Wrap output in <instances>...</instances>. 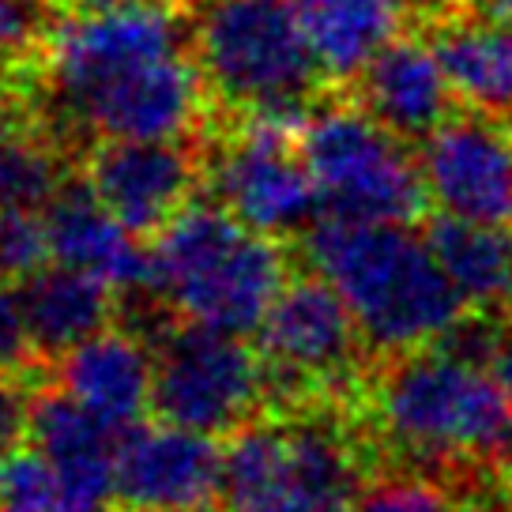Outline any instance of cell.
<instances>
[{
	"label": "cell",
	"instance_id": "obj_6",
	"mask_svg": "<svg viewBox=\"0 0 512 512\" xmlns=\"http://www.w3.org/2000/svg\"><path fill=\"white\" fill-rule=\"evenodd\" d=\"M256 347L268 366V407L358 403L373 366L351 305L309 264L290 272L256 328Z\"/></svg>",
	"mask_w": 512,
	"mask_h": 512
},
{
	"label": "cell",
	"instance_id": "obj_32",
	"mask_svg": "<svg viewBox=\"0 0 512 512\" xmlns=\"http://www.w3.org/2000/svg\"><path fill=\"white\" fill-rule=\"evenodd\" d=\"M482 8H486V16H497L512 23V0H482Z\"/></svg>",
	"mask_w": 512,
	"mask_h": 512
},
{
	"label": "cell",
	"instance_id": "obj_23",
	"mask_svg": "<svg viewBox=\"0 0 512 512\" xmlns=\"http://www.w3.org/2000/svg\"><path fill=\"white\" fill-rule=\"evenodd\" d=\"M0 512H64L61 479L34 441L0 452Z\"/></svg>",
	"mask_w": 512,
	"mask_h": 512
},
{
	"label": "cell",
	"instance_id": "obj_22",
	"mask_svg": "<svg viewBox=\"0 0 512 512\" xmlns=\"http://www.w3.org/2000/svg\"><path fill=\"white\" fill-rule=\"evenodd\" d=\"M482 501L486 494L467 479L422 467H388L369 482L351 512H482Z\"/></svg>",
	"mask_w": 512,
	"mask_h": 512
},
{
	"label": "cell",
	"instance_id": "obj_8",
	"mask_svg": "<svg viewBox=\"0 0 512 512\" xmlns=\"http://www.w3.org/2000/svg\"><path fill=\"white\" fill-rule=\"evenodd\" d=\"M155 351V418L211 437H230L268 411V366L260 347L238 332L200 320L166 324L151 339Z\"/></svg>",
	"mask_w": 512,
	"mask_h": 512
},
{
	"label": "cell",
	"instance_id": "obj_5",
	"mask_svg": "<svg viewBox=\"0 0 512 512\" xmlns=\"http://www.w3.org/2000/svg\"><path fill=\"white\" fill-rule=\"evenodd\" d=\"M290 272L287 238L245 226L215 196H196L151 238V298L238 336L264 324Z\"/></svg>",
	"mask_w": 512,
	"mask_h": 512
},
{
	"label": "cell",
	"instance_id": "obj_28",
	"mask_svg": "<svg viewBox=\"0 0 512 512\" xmlns=\"http://www.w3.org/2000/svg\"><path fill=\"white\" fill-rule=\"evenodd\" d=\"M403 16L411 27H437V23H445L448 16H456V12H464L467 0H400Z\"/></svg>",
	"mask_w": 512,
	"mask_h": 512
},
{
	"label": "cell",
	"instance_id": "obj_15",
	"mask_svg": "<svg viewBox=\"0 0 512 512\" xmlns=\"http://www.w3.org/2000/svg\"><path fill=\"white\" fill-rule=\"evenodd\" d=\"M351 87L358 106H366L381 125L415 147L445 121L456 102L433 38H418V31L396 34Z\"/></svg>",
	"mask_w": 512,
	"mask_h": 512
},
{
	"label": "cell",
	"instance_id": "obj_21",
	"mask_svg": "<svg viewBox=\"0 0 512 512\" xmlns=\"http://www.w3.org/2000/svg\"><path fill=\"white\" fill-rule=\"evenodd\" d=\"M76 170V159L31 121L0 147V208L46 211Z\"/></svg>",
	"mask_w": 512,
	"mask_h": 512
},
{
	"label": "cell",
	"instance_id": "obj_9",
	"mask_svg": "<svg viewBox=\"0 0 512 512\" xmlns=\"http://www.w3.org/2000/svg\"><path fill=\"white\" fill-rule=\"evenodd\" d=\"M204 189L241 223L290 238L317 219L320 189L302 151V132L268 121L211 113L200 128Z\"/></svg>",
	"mask_w": 512,
	"mask_h": 512
},
{
	"label": "cell",
	"instance_id": "obj_33",
	"mask_svg": "<svg viewBox=\"0 0 512 512\" xmlns=\"http://www.w3.org/2000/svg\"><path fill=\"white\" fill-rule=\"evenodd\" d=\"M185 512H219V509H215V505H204V509H185ZM226 512V509H223Z\"/></svg>",
	"mask_w": 512,
	"mask_h": 512
},
{
	"label": "cell",
	"instance_id": "obj_1",
	"mask_svg": "<svg viewBox=\"0 0 512 512\" xmlns=\"http://www.w3.org/2000/svg\"><path fill=\"white\" fill-rule=\"evenodd\" d=\"M358 411L381 471H441L482 494L512 486V403L482 362L445 339L373 358Z\"/></svg>",
	"mask_w": 512,
	"mask_h": 512
},
{
	"label": "cell",
	"instance_id": "obj_19",
	"mask_svg": "<svg viewBox=\"0 0 512 512\" xmlns=\"http://www.w3.org/2000/svg\"><path fill=\"white\" fill-rule=\"evenodd\" d=\"M16 287L23 309H27V320H31V336L49 366L72 347H80L83 339L110 328L113 305L121 298L102 275L68 268V264L42 268Z\"/></svg>",
	"mask_w": 512,
	"mask_h": 512
},
{
	"label": "cell",
	"instance_id": "obj_20",
	"mask_svg": "<svg viewBox=\"0 0 512 512\" xmlns=\"http://www.w3.org/2000/svg\"><path fill=\"white\" fill-rule=\"evenodd\" d=\"M437 57L445 64L456 102L512 117V23L456 12L430 27Z\"/></svg>",
	"mask_w": 512,
	"mask_h": 512
},
{
	"label": "cell",
	"instance_id": "obj_12",
	"mask_svg": "<svg viewBox=\"0 0 512 512\" xmlns=\"http://www.w3.org/2000/svg\"><path fill=\"white\" fill-rule=\"evenodd\" d=\"M223 501V441L166 418L117 437L113 512H185Z\"/></svg>",
	"mask_w": 512,
	"mask_h": 512
},
{
	"label": "cell",
	"instance_id": "obj_24",
	"mask_svg": "<svg viewBox=\"0 0 512 512\" xmlns=\"http://www.w3.org/2000/svg\"><path fill=\"white\" fill-rule=\"evenodd\" d=\"M49 373H53V366L42 358L38 343H34L19 287L16 283H0V377L38 392V381Z\"/></svg>",
	"mask_w": 512,
	"mask_h": 512
},
{
	"label": "cell",
	"instance_id": "obj_25",
	"mask_svg": "<svg viewBox=\"0 0 512 512\" xmlns=\"http://www.w3.org/2000/svg\"><path fill=\"white\" fill-rule=\"evenodd\" d=\"M49 230L42 211L0 208V283H27L49 268Z\"/></svg>",
	"mask_w": 512,
	"mask_h": 512
},
{
	"label": "cell",
	"instance_id": "obj_14",
	"mask_svg": "<svg viewBox=\"0 0 512 512\" xmlns=\"http://www.w3.org/2000/svg\"><path fill=\"white\" fill-rule=\"evenodd\" d=\"M53 388L117 433L144 422L155 403V351L128 328H102L53 362Z\"/></svg>",
	"mask_w": 512,
	"mask_h": 512
},
{
	"label": "cell",
	"instance_id": "obj_3",
	"mask_svg": "<svg viewBox=\"0 0 512 512\" xmlns=\"http://www.w3.org/2000/svg\"><path fill=\"white\" fill-rule=\"evenodd\" d=\"M377 475L358 403L268 407L223 437L226 512H351Z\"/></svg>",
	"mask_w": 512,
	"mask_h": 512
},
{
	"label": "cell",
	"instance_id": "obj_4",
	"mask_svg": "<svg viewBox=\"0 0 512 512\" xmlns=\"http://www.w3.org/2000/svg\"><path fill=\"white\" fill-rule=\"evenodd\" d=\"M192 53L219 117L305 132L332 91L290 0H204Z\"/></svg>",
	"mask_w": 512,
	"mask_h": 512
},
{
	"label": "cell",
	"instance_id": "obj_17",
	"mask_svg": "<svg viewBox=\"0 0 512 512\" xmlns=\"http://www.w3.org/2000/svg\"><path fill=\"white\" fill-rule=\"evenodd\" d=\"M328 87H351L366 64L403 34L400 0H290Z\"/></svg>",
	"mask_w": 512,
	"mask_h": 512
},
{
	"label": "cell",
	"instance_id": "obj_29",
	"mask_svg": "<svg viewBox=\"0 0 512 512\" xmlns=\"http://www.w3.org/2000/svg\"><path fill=\"white\" fill-rule=\"evenodd\" d=\"M23 125H31V110H27V102H23L16 91L0 87V147L8 144Z\"/></svg>",
	"mask_w": 512,
	"mask_h": 512
},
{
	"label": "cell",
	"instance_id": "obj_18",
	"mask_svg": "<svg viewBox=\"0 0 512 512\" xmlns=\"http://www.w3.org/2000/svg\"><path fill=\"white\" fill-rule=\"evenodd\" d=\"M422 238L441 260L452 287L460 290L471 313L505 317L512 309V230L471 223L448 211L422 219Z\"/></svg>",
	"mask_w": 512,
	"mask_h": 512
},
{
	"label": "cell",
	"instance_id": "obj_30",
	"mask_svg": "<svg viewBox=\"0 0 512 512\" xmlns=\"http://www.w3.org/2000/svg\"><path fill=\"white\" fill-rule=\"evenodd\" d=\"M57 4L68 16H102V12H121V8H136V4H159V0H57ZM177 4H189V0H177Z\"/></svg>",
	"mask_w": 512,
	"mask_h": 512
},
{
	"label": "cell",
	"instance_id": "obj_34",
	"mask_svg": "<svg viewBox=\"0 0 512 512\" xmlns=\"http://www.w3.org/2000/svg\"><path fill=\"white\" fill-rule=\"evenodd\" d=\"M189 4H192V8H200V4H204V0H189Z\"/></svg>",
	"mask_w": 512,
	"mask_h": 512
},
{
	"label": "cell",
	"instance_id": "obj_2",
	"mask_svg": "<svg viewBox=\"0 0 512 512\" xmlns=\"http://www.w3.org/2000/svg\"><path fill=\"white\" fill-rule=\"evenodd\" d=\"M302 256L351 305L373 358L433 347L471 317L418 226L320 211Z\"/></svg>",
	"mask_w": 512,
	"mask_h": 512
},
{
	"label": "cell",
	"instance_id": "obj_27",
	"mask_svg": "<svg viewBox=\"0 0 512 512\" xmlns=\"http://www.w3.org/2000/svg\"><path fill=\"white\" fill-rule=\"evenodd\" d=\"M486 373L494 377V384L505 392V400L512 403V313L497 317L494 332H490V347L482 358Z\"/></svg>",
	"mask_w": 512,
	"mask_h": 512
},
{
	"label": "cell",
	"instance_id": "obj_26",
	"mask_svg": "<svg viewBox=\"0 0 512 512\" xmlns=\"http://www.w3.org/2000/svg\"><path fill=\"white\" fill-rule=\"evenodd\" d=\"M31 403V388L0 377V452L27 441V433H31Z\"/></svg>",
	"mask_w": 512,
	"mask_h": 512
},
{
	"label": "cell",
	"instance_id": "obj_10",
	"mask_svg": "<svg viewBox=\"0 0 512 512\" xmlns=\"http://www.w3.org/2000/svg\"><path fill=\"white\" fill-rule=\"evenodd\" d=\"M80 174L136 238L151 241L204 189V144L200 136L98 140L80 159Z\"/></svg>",
	"mask_w": 512,
	"mask_h": 512
},
{
	"label": "cell",
	"instance_id": "obj_31",
	"mask_svg": "<svg viewBox=\"0 0 512 512\" xmlns=\"http://www.w3.org/2000/svg\"><path fill=\"white\" fill-rule=\"evenodd\" d=\"M482 512H512V486H501L482 501Z\"/></svg>",
	"mask_w": 512,
	"mask_h": 512
},
{
	"label": "cell",
	"instance_id": "obj_16",
	"mask_svg": "<svg viewBox=\"0 0 512 512\" xmlns=\"http://www.w3.org/2000/svg\"><path fill=\"white\" fill-rule=\"evenodd\" d=\"M121 433L61 388H38L27 441L42 448L61 479L64 512H113V467Z\"/></svg>",
	"mask_w": 512,
	"mask_h": 512
},
{
	"label": "cell",
	"instance_id": "obj_11",
	"mask_svg": "<svg viewBox=\"0 0 512 512\" xmlns=\"http://www.w3.org/2000/svg\"><path fill=\"white\" fill-rule=\"evenodd\" d=\"M433 211L471 223L512 226V125L509 117L467 106L448 113L418 144Z\"/></svg>",
	"mask_w": 512,
	"mask_h": 512
},
{
	"label": "cell",
	"instance_id": "obj_13",
	"mask_svg": "<svg viewBox=\"0 0 512 512\" xmlns=\"http://www.w3.org/2000/svg\"><path fill=\"white\" fill-rule=\"evenodd\" d=\"M42 215L57 264L102 275L117 294H151V241L136 238L80 170L64 181Z\"/></svg>",
	"mask_w": 512,
	"mask_h": 512
},
{
	"label": "cell",
	"instance_id": "obj_7",
	"mask_svg": "<svg viewBox=\"0 0 512 512\" xmlns=\"http://www.w3.org/2000/svg\"><path fill=\"white\" fill-rule=\"evenodd\" d=\"M302 151L317 177L320 211L407 226H418L433 211L418 147L354 98L317 106L302 132Z\"/></svg>",
	"mask_w": 512,
	"mask_h": 512
}]
</instances>
